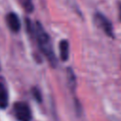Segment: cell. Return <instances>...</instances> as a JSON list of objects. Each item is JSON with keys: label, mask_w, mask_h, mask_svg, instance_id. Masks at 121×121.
<instances>
[{"label": "cell", "mask_w": 121, "mask_h": 121, "mask_svg": "<svg viewBox=\"0 0 121 121\" xmlns=\"http://www.w3.org/2000/svg\"><path fill=\"white\" fill-rule=\"evenodd\" d=\"M35 31H36L38 44H39L41 51L46 56L48 60L51 62V64L55 65L56 58L54 55V50L52 47V43H51V40H50L49 35L45 32V30L43 29V27L42 26V25L39 22L36 23V30Z\"/></svg>", "instance_id": "cell-1"}, {"label": "cell", "mask_w": 121, "mask_h": 121, "mask_svg": "<svg viewBox=\"0 0 121 121\" xmlns=\"http://www.w3.org/2000/svg\"><path fill=\"white\" fill-rule=\"evenodd\" d=\"M14 113L19 121H30L31 112L25 102H16L14 104Z\"/></svg>", "instance_id": "cell-2"}, {"label": "cell", "mask_w": 121, "mask_h": 121, "mask_svg": "<svg viewBox=\"0 0 121 121\" xmlns=\"http://www.w3.org/2000/svg\"><path fill=\"white\" fill-rule=\"evenodd\" d=\"M95 22L97 25L98 27H100L109 37L113 38V29H112V23L108 20L107 17H105L103 14L96 12L95 15Z\"/></svg>", "instance_id": "cell-3"}, {"label": "cell", "mask_w": 121, "mask_h": 121, "mask_svg": "<svg viewBox=\"0 0 121 121\" xmlns=\"http://www.w3.org/2000/svg\"><path fill=\"white\" fill-rule=\"evenodd\" d=\"M6 20H7V24L9 26V27L12 31H14V32L19 31V29L21 28V23H20L18 16L15 13L9 12L6 17Z\"/></svg>", "instance_id": "cell-4"}, {"label": "cell", "mask_w": 121, "mask_h": 121, "mask_svg": "<svg viewBox=\"0 0 121 121\" xmlns=\"http://www.w3.org/2000/svg\"><path fill=\"white\" fill-rule=\"evenodd\" d=\"M8 91L3 83H0V108L5 109L8 106L9 98H8Z\"/></svg>", "instance_id": "cell-5"}, {"label": "cell", "mask_w": 121, "mask_h": 121, "mask_svg": "<svg viewBox=\"0 0 121 121\" xmlns=\"http://www.w3.org/2000/svg\"><path fill=\"white\" fill-rule=\"evenodd\" d=\"M60 58L63 61H65L69 57V43L66 40H62L60 43Z\"/></svg>", "instance_id": "cell-6"}, {"label": "cell", "mask_w": 121, "mask_h": 121, "mask_svg": "<svg viewBox=\"0 0 121 121\" xmlns=\"http://www.w3.org/2000/svg\"><path fill=\"white\" fill-rule=\"evenodd\" d=\"M19 3L21 4V6L27 11V12H32L34 7H33V3L32 0H18Z\"/></svg>", "instance_id": "cell-7"}, {"label": "cell", "mask_w": 121, "mask_h": 121, "mask_svg": "<svg viewBox=\"0 0 121 121\" xmlns=\"http://www.w3.org/2000/svg\"><path fill=\"white\" fill-rule=\"evenodd\" d=\"M33 95H34V96H35L36 100H38V101H41V100H42V96H41V95H40L39 90L34 89V90H33Z\"/></svg>", "instance_id": "cell-8"}]
</instances>
